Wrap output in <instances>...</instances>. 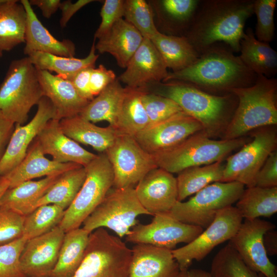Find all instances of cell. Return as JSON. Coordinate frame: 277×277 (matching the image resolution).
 <instances>
[{"instance_id":"cell-1","label":"cell","mask_w":277,"mask_h":277,"mask_svg":"<svg viewBox=\"0 0 277 277\" xmlns=\"http://www.w3.org/2000/svg\"><path fill=\"white\" fill-rule=\"evenodd\" d=\"M254 1H201L185 37L199 55L220 43L239 52L244 26L253 14Z\"/></svg>"},{"instance_id":"cell-2","label":"cell","mask_w":277,"mask_h":277,"mask_svg":"<svg viewBox=\"0 0 277 277\" xmlns=\"http://www.w3.org/2000/svg\"><path fill=\"white\" fill-rule=\"evenodd\" d=\"M258 75L249 69L224 43L213 45L190 66L169 72L163 82L188 83L206 92L231 93L233 89L253 85Z\"/></svg>"},{"instance_id":"cell-3","label":"cell","mask_w":277,"mask_h":277,"mask_svg":"<svg viewBox=\"0 0 277 277\" xmlns=\"http://www.w3.org/2000/svg\"><path fill=\"white\" fill-rule=\"evenodd\" d=\"M153 84L156 85L154 93L174 101L185 113L201 123L209 136L231 118L238 105L237 97L232 93L214 95L179 81Z\"/></svg>"},{"instance_id":"cell-4","label":"cell","mask_w":277,"mask_h":277,"mask_svg":"<svg viewBox=\"0 0 277 277\" xmlns=\"http://www.w3.org/2000/svg\"><path fill=\"white\" fill-rule=\"evenodd\" d=\"M236 108L228 123L224 138H241L252 130L277 124V80L258 75L249 87L233 89Z\"/></svg>"},{"instance_id":"cell-5","label":"cell","mask_w":277,"mask_h":277,"mask_svg":"<svg viewBox=\"0 0 277 277\" xmlns=\"http://www.w3.org/2000/svg\"><path fill=\"white\" fill-rule=\"evenodd\" d=\"M43 93L37 69L25 57L12 61L0 86V111L15 125H23Z\"/></svg>"},{"instance_id":"cell-6","label":"cell","mask_w":277,"mask_h":277,"mask_svg":"<svg viewBox=\"0 0 277 277\" xmlns=\"http://www.w3.org/2000/svg\"><path fill=\"white\" fill-rule=\"evenodd\" d=\"M246 144L241 137L214 140L203 131L189 136L173 148L152 155L157 167L178 173L192 167L222 161L228 154Z\"/></svg>"},{"instance_id":"cell-7","label":"cell","mask_w":277,"mask_h":277,"mask_svg":"<svg viewBox=\"0 0 277 277\" xmlns=\"http://www.w3.org/2000/svg\"><path fill=\"white\" fill-rule=\"evenodd\" d=\"M132 251L104 228L90 233L84 259L72 277H128Z\"/></svg>"},{"instance_id":"cell-8","label":"cell","mask_w":277,"mask_h":277,"mask_svg":"<svg viewBox=\"0 0 277 277\" xmlns=\"http://www.w3.org/2000/svg\"><path fill=\"white\" fill-rule=\"evenodd\" d=\"M85 168V181L58 225L65 233L80 228L113 185L112 168L105 152L96 155Z\"/></svg>"},{"instance_id":"cell-9","label":"cell","mask_w":277,"mask_h":277,"mask_svg":"<svg viewBox=\"0 0 277 277\" xmlns=\"http://www.w3.org/2000/svg\"><path fill=\"white\" fill-rule=\"evenodd\" d=\"M150 215L139 202L133 187H112L105 197L83 223L89 233L100 228L114 231L118 238L127 236L138 224L136 217Z\"/></svg>"},{"instance_id":"cell-10","label":"cell","mask_w":277,"mask_h":277,"mask_svg":"<svg viewBox=\"0 0 277 277\" xmlns=\"http://www.w3.org/2000/svg\"><path fill=\"white\" fill-rule=\"evenodd\" d=\"M244 186L238 182L211 183L187 201H177L169 213L183 223L206 228L220 210L238 201Z\"/></svg>"},{"instance_id":"cell-11","label":"cell","mask_w":277,"mask_h":277,"mask_svg":"<svg viewBox=\"0 0 277 277\" xmlns=\"http://www.w3.org/2000/svg\"><path fill=\"white\" fill-rule=\"evenodd\" d=\"M235 207L220 210L212 223L190 243L172 250L180 270H187L193 261L204 259L216 246L230 241L242 223Z\"/></svg>"},{"instance_id":"cell-12","label":"cell","mask_w":277,"mask_h":277,"mask_svg":"<svg viewBox=\"0 0 277 277\" xmlns=\"http://www.w3.org/2000/svg\"><path fill=\"white\" fill-rule=\"evenodd\" d=\"M276 144L275 130L265 129L257 131L252 141L227 157L220 182H238L247 187L255 186L259 171L276 149Z\"/></svg>"},{"instance_id":"cell-13","label":"cell","mask_w":277,"mask_h":277,"mask_svg":"<svg viewBox=\"0 0 277 277\" xmlns=\"http://www.w3.org/2000/svg\"><path fill=\"white\" fill-rule=\"evenodd\" d=\"M105 153L112 168L115 188L133 187L149 171L157 167L153 156L128 135L119 134Z\"/></svg>"},{"instance_id":"cell-14","label":"cell","mask_w":277,"mask_h":277,"mask_svg":"<svg viewBox=\"0 0 277 277\" xmlns=\"http://www.w3.org/2000/svg\"><path fill=\"white\" fill-rule=\"evenodd\" d=\"M203 230L201 227L179 221L167 212L154 215L149 224H137L126 236V240L172 250L180 243H190Z\"/></svg>"},{"instance_id":"cell-15","label":"cell","mask_w":277,"mask_h":277,"mask_svg":"<svg viewBox=\"0 0 277 277\" xmlns=\"http://www.w3.org/2000/svg\"><path fill=\"white\" fill-rule=\"evenodd\" d=\"M275 227L260 218L245 219L229 242L249 268L265 277H277L276 267L268 259L263 244L264 234Z\"/></svg>"},{"instance_id":"cell-16","label":"cell","mask_w":277,"mask_h":277,"mask_svg":"<svg viewBox=\"0 0 277 277\" xmlns=\"http://www.w3.org/2000/svg\"><path fill=\"white\" fill-rule=\"evenodd\" d=\"M203 131L200 122L184 112L155 125L149 126L134 136L151 155L177 146L189 136Z\"/></svg>"},{"instance_id":"cell-17","label":"cell","mask_w":277,"mask_h":277,"mask_svg":"<svg viewBox=\"0 0 277 277\" xmlns=\"http://www.w3.org/2000/svg\"><path fill=\"white\" fill-rule=\"evenodd\" d=\"M37 105V111L29 123L25 125H15L0 162V177L6 175L22 161L29 147L47 122L57 119L55 109L47 97L43 96Z\"/></svg>"},{"instance_id":"cell-18","label":"cell","mask_w":277,"mask_h":277,"mask_svg":"<svg viewBox=\"0 0 277 277\" xmlns=\"http://www.w3.org/2000/svg\"><path fill=\"white\" fill-rule=\"evenodd\" d=\"M64 235L58 225L46 233L27 241L19 260L26 277H50L57 263Z\"/></svg>"},{"instance_id":"cell-19","label":"cell","mask_w":277,"mask_h":277,"mask_svg":"<svg viewBox=\"0 0 277 277\" xmlns=\"http://www.w3.org/2000/svg\"><path fill=\"white\" fill-rule=\"evenodd\" d=\"M134 189L141 204L151 215L169 212L178 201L176 177L159 167L149 171Z\"/></svg>"},{"instance_id":"cell-20","label":"cell","mask_w":277,"mask_h":277,"mask_svg":"<svg viewBox=\"0 0 277 277\" xmlns=\"http://www.w3.org/2000/svg\"><path fill=\"white\" fill-rule=\"evenodd\" d=\"M163 59L151 41L144 38L118 80L127 87L147 88L148 84L163 81L168 74Z\"/></svg>"},{"instance_id":"cell-21","label":"cell","mask_w":277,"mask_h":277,"mask_svg":"<svg viewBox=\"0 0 277 277\" xmlns=\"http://www.w3.org/2000/svg\"><path fill=\"white\" fill-rule=\"evenodd\" d=\"M35 140L44 154L51 155L52 160L58 163H72L85 167L97 155L66 135L57 119L49 121Z\"/></svg>"},{"instance_id":"cell-22","label":"cell","mask_w":277,"mask_h":277,"mask_svg":"<svg viewBox=\"0 0 277 277\" xmlns=\"http://www.w3.org/2000/svg\"><path fill=\"white\" fill-rule=\"evenodd\" d=\"M131 251L128 277H175L180 270L171 250L137 244Z\"/></svg>"},{"instance_id":"cell-23","label":"cell","mask_w":277,"mask_h":277,"mask_svg":"<svg viewBox=\"0 0 277 277\" xmlns=\"http://www.w3.org/2000/svg\"><path fill=\"white\" fill-rule=\"evenodd\" d=\"M43 95L52 103L57 119L79 115L90 101L83 97L71 82L46 70L37 69Z\"/></svg>"},{"instance_id":"cell-24","label":"cell","mask_w":277,"mask_h":277,"mask_svg":"<svg viewBox=\"0 0 277 277\" xmlns=\"http://www.w3.org/2000/svg\"><path fill=\"white\" fill-rule=\"evenodd\" d=\"M26 12V25L25 35V54L33 52H44L55 55L73 57L75 47L70 40L60 41L55 38L42 24L34 12L29 1L20 2Z\"/></svg>"},{"instance_id":"cell-25","label":"cell","mask_w":277,"mask_h":277,"mask_svg":"<svg viewBox=\"0 0 277 277\" xmlns=\"http://www.w3.org/2000/svg\"><path fill=\"white\" fill-rule=\"evenodd\" d=\"M82 166L72 163H58L45 156L35 139L29 147L22 161L5 176L9 182V188L33 179L61 174Z\"/></svg>"},{"instance_id":"cell-26","label":"cell","mask_w":277,"mask_h":277,"mask_svg":"<svg viewBox=\"0 0 277 277\" xmlns=\"http://www.w3.org/2000/svg\"><path fill=\"white\" fill-rule=\"evenodd\" d=\"M143 39L134 27L121 18L105 36L98 39L95 48L101 53L111 54L120 67L126 68Z\"/></svg>"},{"instance_id":"cell-27","label":"cell","mask_w":277,"mask_h":277,"mask_svg":"<svg viewBox=\"0 0 277 277\" xmlns=\"http://www.w3.org/2000/svg\"><path fill=\"white\" fill-rule=\"evenodd\" d=\"M60 127L69 138L77 143L89 145L94 150L105 152L119 134L112 126L98 127L80 115L60 120Z\"/></svg>"},{"instance_id":"cell-28","label":"cell","mask_w":277,"mask_h":277,"mask_svg":"<svg viewBox=\"0 0 277 277\" xmlns=\"http://www.w3.org/2000/svg\"><path fill=\"white\" fill-rule=\"evenodd\" d=\"M147 88H125L113 128L121 134L134 137L147 128L149 119L142 102Z\"/></svg>"},{"instance_id":"cell-29","label":"cell","mask_w":277,"mask_h":277,"mask_svg":"<svg viewBox=\"0 0 277 277\" xmlns=\"http://www.w3.org/2000/svg\"><path fill=\"white\" fill-rule=\"evenodd\" d=\"M239 56L243 63L256 74L267 77L277 71V53L269 43L258 40L252 29L244 31L240 41Z\"/></svg>"},{"instance_id":"cell-30","label":"cell","mask_w":277,"mask_h":277,"mask_svg":"<svg viewBox=\"0 0 277 277\" xmlns=\"http://www.w3.org/2000/svg\"><path fill=\"white\" fill-rule=\"evenodd\" d=\"M61 174L46 176L38 181H25L8 188L0 200V207L12 209L24 216L28 214L33 210L36 202Z\"/></svg>"},{"instance_id":"cell-31","label":"cell","mask_w":277,"mask_h":277,"mask_svg":"<svg viewBox=\"0 0 277 277\" xmlns=\"http://www.w3.org/2000/svg\"><path fill=\"white\" fill-rule=\"evenodd\" d=\"M90 233L83 228L66 233L58 260L50 277H72L84 257Z\"/></svg>"},{"instance_id":"cell-32","label":"cell","mask_w":277,"mask_h":277,"mask_svg":"<svg viewBox=\"0 0 277 277\" xmlns=\"http://www.w3.org/2000/svg\"><path fill=\"white\" fill-rule=\"evenodd\" d=\"M167 67L173 72L193 64L199 56L185 36L167 35L159 31L150 39Z\"/></svg>"},{"instance_id":"cell-33","label":"cell","mask_w":277,"mask_h":277,"mask_svg":"<svg viewBox=\"0 0 277 277\" xmlns=\"http://www.w3.org/2000/svg\"><path fill=\"white\" fill-rule=\"evenodd\" d=\"M95 38L88 55L83 58L58 56L44 52H33L28 55L38 70L55 72L57 76L70 81L78 72L95 68L98 55L95 54Z\"/></svg>"},{"instance_id":"cell-34","label":"cell","mask_w":277,"mask_h":277,"mask_svg":"<svg viewBox=\"0 0 277 277\" xmlns=\"http://www.w3.org/2000/svg\"><path fill=\"white\" fill-rule=\"evenodd\" d=\"M16 0L0 6V50L10 51L25 43L26 12Z\"/></svg>"},{"instance_id":"cell-35","label":"cell","mask_w":277,"mask_h":277,"mask_svg":"<svg viewBox=\"0 0 277 277\" xmlns=\"http://www.w3.org/2000/svg\"><path fill=\"white\" fill-rule=\"evenodd\" d=\"M124 92L125 88L116 79L90 101L79 115L93 123L106 121L113 127Z\"/></svg>"},{"instance_id":"cell-36","label":"cell","mask_w":277,"mask_h":277,"mask_svg":"<svg viewBox=\"0 0 277 277\" xmlns=\"http://www.w3.org/2000/svg\"><path fill=\"white\" fill-rule=\"evenodd\" d=\"M200 0H162L159 11L167 35L185 36L199 6Z\"/></svg>"},{"instance_id":"cell-37","label":"cell","mask_w":277,"mask_h":277,"mask_svg":"<svg viewBox=\"0 0 277 277\" xmlns=\"http://www.w3.org/2000/svg\"><path fill=\"white\" fill-rule=\"evenodd\" d=\"M86 176V169L83 166L62 173L36 202L33 210L39 206L47 204H55L66 210L76 197L85 181Z\"/></svg>"},{"instance_id":"cell-38","label":"cell","mask_w":277,"mask_h":277,"mask_svg":"<svg viewBox=\"0 0 277 277\" xmlns=\"http://www.w3.org/2000/svg\"><path fill=\"white\" fill-rule=\"evenodd\" d=\"M235 207L243 219L270 217L277 212V187H247L236 202Z\"/></svg>"},{"instance_id":"cell-39","label":"cell","mask_w":277,"mask_h":277,"mask_svg":"<svg viewBox=\"0 0 277 277\" xmlns=\"http://www.w3.org/2000/svg\"><path fill=\"white\" fill-rule=\"evenodd\" d=\"M225 164L219 161L209 165L186 168L178 173L176 179L177 201H183L207 186L221 182Z\"/></svg>"},{"instance_id":"cell-40","label":"cell","mask_w":277,"mask_h":277,"mask_svg":"<svg viewBox=\"0 0 277 277\" xmlns=\"http://www.w3.org/2000/svg\"><path fill=\"white\" fill-rule=\"evenodd\" d=\"M65 211L55 204L37 207L25 216L23 236L29 240L49 232L59 225Z\"/></svg>"},{"instance_id":"cell-41","label":"cell","mask_w":277,"mask_h":277,"mask_svg":"<svg viewBox=\"0 0 277 277\" xmlns=\"http://www.w3.org/2000/svg\"><path fill=\"white\" fill-rule=\"evenodd\" d=\"M210 273L212 277H265L249 268L229 243L213 258Z\"/></svg>"},{"instance_id":"cell-42","label":"cell","mask_w":277,"mask_h":277,"mask_svg":"<svg viewBox=\"0 0 277 277\" xmlns=\"http://www.w3.org/2000/svg\"><path fill=\"white\" fill-rule=\"evenodd\" d=\"M123 17L144 38L150 39L159 32L155 25L151 7L144 0L124 1Z\"/></svg>"},{"instance_id":"cell-43","label":"cell","mask_w":277,"mask_h":277,"mask_svg":"<svg viewBox=\"0 0 277 277\" xmlns=\"http://www.w3.org/2000/svg\"><path fill=\"white\" fill-rule=\"evenodd\" d=\"M142 102L148 117L149 126L161 123L184 112L173 100L147 91L142 96Z\"/></svg>"},{"instance_id":"cell-44","label":"cell","mask_w":277,"mask_h":277,"mask_svg":"<svg viewBox=\"0 0 277 277\" xmlns=\"http://www.w3.org/2000/svg\"><path fill=\"white\" fill-rule=\"evenodd\" d=\"M276 3V0L254 1L253 13L257 19L254 35L261 42L269 43L273 38L274 13Z\"/></svg>"},{"instance_id":"cell-45","label":"cell","mask_w":277,"mask_h":277,"mask_svg":"<svg viewBox=\"0 0 277 277\" xmlns=\"http://www.w3.org/2000/svg\"><path fill=\"white\" fill-rule=\"evenodd\" d=\"M28 240L24 236L0 246V277H26L20 265V256Z\"/></svg>"},{"instance_id":"cell-46","label":"cell","mask_w":277,"mask_h":277,"mask_svg":"<svg viewBox=\"0 0 277 277\" xmlns=\"http://www.w3.org/2000/svg\"><path fill=\"white\" fill-rule=\"evenodd\" d=\"M25 216L0 207V246L23 236Z\"/></svg>"},{"instance_id":"cell-47","label":"cell","mask_w":277,"mask_h":277,"mask_svg":"<svg viewBox=\"0 0 277 277\" xmlns=\"http://www.w3.org/2000/svg\"><path fill=\"white\" fill-rule=\"evenodd\" d=\"M124 1L106 0L100 12L101 22L94 34V38L105 36L113 25L124 16Z\"/></svg>"},{"instance_id":"cell-48","label":"cell","mask_w":277,"mask_h":277,"mask_svg":"<svg viewBox=\"0 0 277 277\" xmlns=\"http://www.w3.org/2000/svg\"><path fill=\"white\" fill-rule=\"evenodd\" d=\"M262 188L277 187V151L268 156L255 178V186Z\"/></svg>"},{"instance_id":"cell-49","label":"cell","mask_w":277,"mask_h":277,"mask_svg":"<svg viewBox=\"0 0 277 277\" xmlns=\"http://www.w3.org/2000/svg\"><path fill=\"white\" fill-rule=\"evenodd\" d=\"M115 80V73L104 65L101 64L97 68H93L90 77V87L92 95L95 97Z\"/></svg>"},{"instance_id":"cell-50","label":"cell","mask_w":277,"mask_h":277,"mask_svg":"<svg viewBox=\"0 0 277 277\" xmlns=\"http://www.w3.org/2000/svg\"><path fill=\"white\" fill-rule=\"evenodd\" d=\"M93 68H88L80 71L70 80L78 93L89 101L94 97L90 87V77Z\"/></svg>"},{"instance_id":"cell-51","label":"cell","mask_w":277,"mask_h":277,"mask_svg":"<svg viewBox=\"0 0 277 277\" xmlns=\"http://www.w3.org/2000/svg\"><path fill=\"white\" fill-rule=\"evenodd\" d=\"M95 1L78 0L75 3L71 1H65L61 3L60 8L62 11V17L60 24L62 28L66 26L68 22L73 15L85 5Z\"/></svg>"},{"instance_id":"cell-52","label":"cell","mask_w":277,"mask_h":277,"mask_svg":"<svg viewBox=\"0 0 277 277\" xmlns=\"http://www.w3.org/2000/svg\"><path fill=\"white\" fill-rule=\"evenodd\" d=\"M14 127L15 124L6 118L0 111V162Z\"/></svg>"},{"instance_id":"cell-53","label":"cell","mask_w":277,"mask_h":277,"mask_svg":"<svg viewBox=\"0 0 277 277\" xmlns=\"http://www.w3.org/2000/svg\"><path fill=\"white\" fill-rule=\"evenodd\" d=\"M30 5L37 6L46 18H49L60 8V0H30Z\"/></svg>"},{"instance_id":"cell-54","label":"cell","mask_w":277,"mask_h":277,"mask_svg":"<svg viewBox=\"0 0 277 277\" xmlns=\"http://www.w3.org/2000/svg\"><path fill=\"white\" fill-rule=\"evenodd\" d=\"M263 244L269 255L277 254V232L274 229L266 232L263 236Z\"/></svg>"},{"instance_id":"cell-55","label":"cell","mask_w":277,"mask_h":277,"mask_svg":"<svg viewBox=\"0 0 277 277\" xmlns=\"http://www.w3.org/2000/svg\"><path fill=\"white\" fill-rule=\"evenodd\" d=\"M187 277H212L210 272L201 269H191L187 270Z\"/></svg>"},{"instance_id":"cell-56","label":"cell","mask_w":277,"mask_h":277,"mask_svg":"<svg viewBox=\"0 0 277 277\" xmlns=\"http://www.w3.org/2000/svg\"><path fill=\"white\" fill-rule=\"evenodd\" d=\"M9 187L8 180L4 177H0V200Z\"/></svg>"},{"instance_id":"cell-57","label":"cell","mask_w":277,"mask_h":277,"mask_svg":"<svg viewBox=\"0 0 277 277\" xmlns=\"http://www.w3.org/2000/svg\"><path fill=\"white\" fill-rule=\"evenodd\" d=\"M187 270H180L175 277H187Z\"/></svg>"},{"instance_id":"cell-58","label":"cell","mask_w":277,"mask_h":277,"mask_svg":"<svg viewBox=\"0 0 277 277\" xmlns=\"http://www.w3.org/2000/svg\"><path fill=\"white\" fill-rule=\"evenodd\" d=\"M8 1H9V0H0V6L6 4Z\"/></svg>"},{"instance_id":"cell-59","label":"cell","mask_w":277,"mask_h":277,"mask_svg":"<svg viewBox=\"0 0 277 277\" xmlns=\"http://www.w3.org/2000/svg\"><path fill=\"white\" fill-rule=\"evenodd\" d=\"M3 55V51L0 50V58L2 57Z\"/></svg>"}]
</instances>
